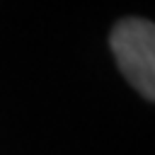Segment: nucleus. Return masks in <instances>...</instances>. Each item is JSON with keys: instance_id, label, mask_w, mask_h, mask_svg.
<instances>
[{"instance_id": "obj_1", "label": "nucleus", "mask_w": 155, "mask_h": 155, "mask_svg": "<svg viewBox=\"0 0 155 155\" xmlns=\"http://www.w3.org/2000/svg\"><path fill=\"white\" fill-rule=\"evenodd\" d=\"M114 58L124 78L148 99H155V27L148 19L126 17L109 36Z\"/></svg>"}]
</instances>
